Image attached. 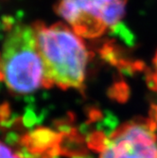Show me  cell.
<instances>
[{
	"instance_id": "6da1fadb",
	"label": "cell",
	"mask_w": 157,
	"mask_h": 158,
	"mask_svg": "<svg viewBox=\"0 0 157 158\" xmlns=\"http://www.w3.org/2000/svg\"><path fill=\"white\" fill-rule=\"evenodd\" d=\"M33 26L44 66L45 88L81 89L89 62L84 39L63 22H35Z\"/></svg>"
},
{
	"instance_id": "7a4b0ae2",
	"label": "cell",
	"mask_w": 157,
	"mask_h": 158,
	"mask_svg": "<svg viewBox=\"0 0 157 158\" xmlns=\"http://www.w3.org/2000/svg\"><path fill=\"white\" fill-rule=\"evenodd\" d=\"M0 80L18 95L45 88L44 66L33 24L18 23L8 31L0 50Z\"/></svg>"
},
{
	"instance_id": "3957f363",
	"label": "cell",
	"mask_w": 157,
	"mask_h": 158,
	"mask_svg": "<svg viewBox=\"0 0 157 158\" xmlns=\"http://www.w3.org/2000/svg\"><path fill=\"white\" fill-rule=\"evenodd\" d=\"M127 0H58L55 10L83 39H96L123 18Z\"/></svg>"
},
{
	"instance_id": "277c9868",
	"label": "cell",
	"mask_w": 157,
	"mask_h": 158,
	"mask_svg": "<svg viewBox=\"0 0 157 158\" xmlns=\"http://www.w3.org/2000/svg\"><path fill=\"white\" fill-rule=\"evenodd\" d=\"M97 158H157V126L152 119L123 122L101 140Z\"/></svg>"
},
{
	"instance_id": "5b68a950",
	"label": "cell",
	"mask_w": 157,
	"mask_h": 158,
	"mask_svg": "<svg viewBox=\"0 0 157 158\" xmlns=\"http://www.w3.org/2000/svg\"><path fill=\"white\" fill-rule=\"evenodd\" d=\"M0 158H26L21 153L13 150L6 142L0 139Z\"/></svg>"
},
{
	"instance_id": "8992f818",
	"label": "cell",
	"mask_w": 157,
	"mask_h": 158,
	"mask_svg": "<svg viewBox=\"0 0 157 158\" xmlns=\"http://www.w3.org/2000/svg\"><path fill=\"white\" fill-rule=\"evenodd\" d=\"M149 82L151 88L157 92V50L154 53V56L151 62V69L149 75Z\"/></svg>"
}]
</instances>
